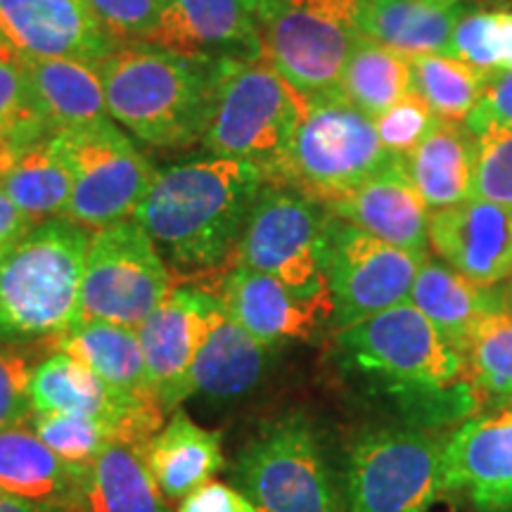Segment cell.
<instances>
[{"mask_svg":"<svg viewBox=\"0 0 512 512\" xmlns=\"http://www.w3.org/2000/svg\"><path fill=\"white\" fill-rule=\"evenodd\" d=\"M50 131L31 102L24 62L0 48V147Z\"/></svg>","mask_w":512,"mask_h":512,"instance_id":"obj_37","label":"cell"},{"mask_svg":"<svg viewBox=\"0 0 512 512\" xmlns=\"http://www.w3.org/2000/svg\"><path fill=\"white\" fill-rule=\"evenodd\" d=\"M29 394L36 413H64L98 420L110 430L114 441H131L140 446H147L166 418L155 408L126 401L98 373L55 349L36 363Z\"/></svg>","mask_w":512,"mask_h":512,"instance_id":"obj_15","label":"cell"},{"mask_svg":"<svg viewBox=\"0 0 512 512\" xmlns=\"http://www.w3.org/2000/svg\"><path fill=\"white\" fill-rule=\"evenodd\" d=\"M176 512H254L235 486L209 479L183 501H178Z\"/></svg>","mask_w":512,"mask_h":512,"instance_id":"obj_43","label":"cell"},{"mask_svg":"<svg viewBox=\"0 0 512 512\" xmlns=\"http://www.w3.org/2000/svg\"><path fill=\"white\" fill-rule=\"evenodd\" d=\"M337 219L354 223L373 238L406 252L427 256L430 249V214L425 200L406 171L403 157L368 178L347 195L325 204Z\"/></svg>","mask_w":512,"mask_h":512,"instance_id":"obj_21","label":"cell"},{"mask_svg":"<svg viewBox=\"0 0 512 512\" xmlns=\"http://www.w3.org/2000/svg\"><path fill=\"white\" fill-rule=\"evenodd\" d=\"M266 176L254 164L197 157L155 171L136 219L171 271L209 275L235 259L247 216Z\"/></svg>","mask_w":512,"mask_h":512,"instance_id":"obj_2","label":"cell"},{"mask_svg":"<svg viewBox=\"0 0 512 512\" xmlns=\"http://www.w3.org/2000/svg\"><path fill=\"white\" fill-rule=\"evenodd\" d=\"M467 0H361L358 29L406 57L448 55Z\"/></svg>","mask_w":512,"mask_h":512,"instance_id":"obj_25","label":"cell"},{"mask_svg":"<svg viewBox=\"0 0 512 512\" xmlns=\"http://www.w3.org/2000/svg\"><path fill=\"white\" fill-rule=\"evenodd\" d=\"M88 240L91 230L57 216L0 254V344H53L79 323Z\"/></svg>","mask_w":512,"mask_h":512,"instance_id":"obj_5","label":"cell"},{"mask_svg":"<svg viewBox=\"0 0 512 512\" xmlns=\"http://www.w3.org/2000/svg\"><path fill=\"white\" fill-rule=\"evenodd\" d=\"M50 347L91 368L126 401L162 411L150 387L143 347L133 328L88 320L72 325Z\"/></svg>","mask_w":512,"mask_h":512,"instance_id":"obj_27","label":"cell"},{"mask_svg":"<svg viewBox=\"0 0 512 512\" xmlns=\"http://www.w3.org/2000/svg\"><path fill=\"white\" fill-rule=\"evenodd\" d=\"M444 491L477 512H512V406L472 415L444 441Z\"/></svg>","mask_w":512,"mask_h":512,"instance_id":"obj_17","label":"cell"},{"mask_svg":"<svg viewBox=\"0 0 512 512\" xmlns=\"http://www.w3.org/2000/svg\"><path fill=\"white\" fill-rule=\"evenodd\" d=\"M403 162L427 209L456 207L472 197L477 136L465 124L439 121Z\"/></svg>","mask_w":512,"mask_h":512,"instance_id":"obj_30","label":"cell"},{"mask_svg":"<svg viewBox=\"0 0 512 512\" xmlns=\"http://www.w3.org/2000/svg\"><path fill=\"white\" fill-rule=\"evenodd\" d=\"M472 197L512 207V126L489 128L477 136Z\"/></svg>","mask_w":512,"mask_h":512,"instance_id":"obj_38","label":"cell"},{"mask_svg":"<svg viewBox=\"0 0 512 512\" xmlns=\"http://www.w3.org/2000/svg\"><path fill=\"white\" fill-rule=\"evenodd\" d=\"M306 102L266 60H219L197 147L254 164L273 181Z\"/></svg>","mask_w":512,"mask_h":512,"instance_id":"obj_6","label":"cell"},{"mask_svg":"<svg viewBox=\"0 0 512 512\" xmlns=\"http://www.w3.org/2000/svg\"><path fill=\"white\" fill-rule=\"evenodd\" d=\"M347 512H425L444 491V441L437 432L373 422L344 458Z\"/></svg>","mask_w":512,"mask_h":512,"instance_id":"obj_8","label":"cell"},{"mask_svg":"<svg viewBox=\"0 0 512 512\" xmlns=\"http://www.w3.org/2000/svg\"><path fill=\"white\" fill-rule=\"evenodd\" d=\"M375 121L342 95L306 102L278 176L283 183L328 204L347 195L394 162Z\"/></svg>","mask_w":512,"mask_h":512,"instance_id":"obj_7","label":"cell"},{"mask_svg":"<svg viewBox=\"0 0 512 512\" xmlns=\"http://www.w3.org/2000/svg\"><path fill=\"white\" fill-rule=\"evenodd\" d=\"M339 93L368 117H377L396 100L413 93L411 57L361 36L344 67Z\"/></svg>","mask_w":512,"mask_h":512,"instance_id":"obj_32","label":"cell"},{"mask_svg":"<svg viewBox=\"0 0 512 512\" xmlns=\"http://www.w3.org/2000/svg\"><path fill=\"white\" fill-rule=\"evenodd\" d=\"M413 93H418L441 121L465 124L489 86L491 76L451 55L411 57Z\"/></svg>","mask_w":512,"mask_h":512,"instance_id":"obj_33","label":"cell"},{"mask_svg":"<svg viewBox=\"0 0 512 512\" xmlns=\"http://www.w3.org/2000/svg\"><path fill=\"white\" fill-rule=\"evenodd\" d=\"M226 311L266 347L309 342L330 325V294H304L271 275L235 266L214 292Z\"/></svg>","mask_w":512,"mask_h":512,"instance_id":"obj_18","label":"cell"},{"mask_svg":"<svg viewBox=\"0 0 512 512\" xmlns=\"http://www.w3.org/2000/svg\"><path fill=\"white\" fill-rule=\"evenodd\" d=\"M465 126L470 128L475 136H482L489 128L512 126V69L491 76L482 100H479L475 110L470 112Z\"/></svg>","mask_w":512,"mask_h":512,"instance_id":"obj_42","label":"cell"},{"mask_svg":"<svg viewBox=\"0 0 512 512\" xmlns=\"http://www.w3.org/2000/svg\"><path fill=\"white\" fill-rule=\"evenodd\" d=\"M0 512H76V510L64 508V505L27 501V498H17L0 491Z\"/></svg>","mask_w":512,"mask_h":512,"instance_id":"obj_45","label":"cell"},{"mask_svg":"<svg viewBox=\"0 0 512 512\" xmlns=\"http://www.w3.org/2000/svg\"><path fill=\"white\" fill-rule=\"evenodd\" d=\"M31 226H34V221L12 202L8 190L3 188V181H0V254L8 252Z\"/></svg>","mask_w":512,"mask_h":512,"instance_id":"obj_44","label":"cell"},{"mask_svg":"<svg viewBox=\"0 0 512 512\" xmlns=\"http://www.w3.org/2000/svg\"><path fill=\"white\" fill-rule=\"evenodd\" d=\"M361 0H261L264 60L306 100L339 93Z\"/></svg>","mask_w":512,"mask_h":512,"instance_id":"obj_9","label":"cell"},{"mask_svg":"<svg viewBox=\"0 0 512 512\" xmlns=\"http://www.w3.org/2000/svg\"><path fill=\"white\" fill-rule=\"evenodd\" d=\"M155 43L204 60H264L261 0H159Z\"/></svg>","mask_w":512,"mask_h":512,"instance_id":"obj_19","label":"cell"},{"mask_svg":"<svg viewBox=\"0 0 512 512\" xmlns=\"http://www.w3.org/2000/svg\"><path fill=\"white\" fill-rule=\"evenodd\" d=\"M62 138L72 169V195L64 216L86 230L133 219L157 169L131 133L112 119H102L62 131Z\"/></svg>","mask_w":512,"mask_h":512,"instance_id":"obj_12","label":"cell"},{"mask_svg":"<svg viewBox=\"0 0 512 512\" xmlns=\"http://www.w3.org/2000/svg\"><path fill=\"white\" fill-rule=\"evenodd\" d=\"M76 512H174L145 463V446L112 441L88 467Z\"/></svg>","mask_w":512,"mask_h":512,"instance_id":"obj_31","label":"cell"},{"mask_svg":"<svg viewBox=\"0 0 512 512\" xmlns=\"http://www.w3.org/2000/svg\"><path fill=\"white\" fill-rule=\"evenodd\" d=\"M145 463L166 501H183L226 465L221 432L197 425L178 408L147 441Z\"/></svg>","mask_w":512,"mask_h":512,"instance_id":"obj_26","label":"cell"},{"mask_svg":"<svg viewBox=\"0 0 512 512\" xmlns=\"http://www.w3.org/2000/svg\"><path fill=\"white\" fill-rule=\"evenodd\" d=\"M408 304H413L441 337L465 356L479 320L505 306V285H479L437 256L427 254L408 292Z\"/></svg>","mask_w":512,"mask_h":512,"instance_id":"obj_23","label":"cell"},{"mask_svg":"<svg viewBox=\"0 0 512 512\" xmlns=\"http://www.w3.org/2000/svg\"><path fill=\"white\" fill-rule=\"evenodd\" d=\"M34 358V347L0 344V430L27 425L34 413L29 394Z\"/></svg>","mask_w":512,"mask_h":512,"instance_id":"obj_41","label":"cell"},{"mask_svg":"<svg viewBox=\"0 0 512 512\" xmlns=\"http://www.w3.org/2000/svg\"><path fill=\"white\" fill-rule=\"evenodd\" d=\"M221 309V299L200 287H174L136 330L147 377L166 418L190 399V370Z\"/></svg>","mask_w":512,"mask_h":512,"instance_id":"obj_14","label":"cell"},{"mask_svg":"<svg viewBox=\"0 0 512 512\" xmlns=\"http://www.w3.org/2000/svg\"><path fill=\"white\" fill-rule=\"evenodd\" d=\"M228 475L254 512H347L344 463L323 422L304 408L261 420Z\"/></svg>","mask_w":512,"mask_h":512,"instance_id":"obj_4","label":"cell"},{"mask_svg":"<svg viewBox=\"0 0 512 512\" xmlns=\"http://www.w3.org/2000/svg\"><path fill=\"white\" fill-rule=\"evenodd\" d=\"M174 290V275L136 219L91 230L79 323L138 330Z\"/></svg>","mask_w":512,"mask_h":512,"instance_id":"obj_10","label":"cell"},{"mask_svg":"<svg viewBox=\"0 0 512 512\" xmlns=\"http://www.w3.org/2000/svg\"><path fill=\"white\" fill-rule=\"evenodd\" d=\"M373 121L384 150L394 157H408L441 119L418 93H408Z\"/></svg>","mask_w":512,"mask_h":512,"instance_id":"obj_39","label":"cell"},{"mask_svg":"<svg viewBox=\"0 0 512 512\" xmlns=\"http://www.w3.org/2000/svg\"><path fill=\"white\" fill-rule=\"evenodd\" d=\"M505 311L512 316V278L508 280V285H505Z\"/></svg>","mask_w":512,"mask_h":512,"instance_id":"obj_46","label":"cell"},{"mask_svg":"<svg viewBox=\"0 0 512 512\" xmlns=\"http://www.w3.org/2000/svg\"><path fill=\"white\" fill-rule=\"evenodd\" d=\"M430 249L479 285L512 278V207L470 200L430 214Z\"/></svg>","mask_w":512,"mask_h":512,"instance_id":"obj_20","label":"cell"},{"mask_svg":"<svg viewBox=\"0 0 512 512\" xmlns=\"http://www.w3.org/2000/svg\"><path fill=\"white\" fill-rule=\"evenodd\" d=\"M117 46L155 43L159 0H83Z\"/></svg>","mask_w":512,"mask_h":512,"instance_id":"obj_40","label":"cell"},{"mask_svg":"<svg viewBox=\"0 0 512 512\" xmlns=\"http://www.w3.org/2000/svg\"><path fill=\"white\" fill-rule=\"evenodd\" d=\"M323 202L283 183H264L235 249V266L252 268L304 294H328L323 271Z\"/></svg>","mask_w":512,"mask_h":512,"instance_id":"obj_11","label":"cell"},{"mask_svg":"<svg viewBox=\"0 0 512 512\" xmlns=\"http://www.w3.org/2000/svg\"><path fill=\"white\" fill-rule=\"evenodd\" d=\"M27 427L57 458L76 467H91L114 437L105 425L91 418L64 413H31Z\"/></svg>","mask_w":512,"mask_h":512,"instance_id":"obj_36","label":"cell"},{"mask_svg":"<svg viewBox=\"0 0 512 512\" xmlns=\"http://www.w3.org/2000/svg\"><path fill=\"white\" fill-rule=\"evenodd\" d=\"M88 467L57 458L27 425L0 430V491L76 510Z\"/></svg>","mask_w":512,"mask_h":512,"instance_id":"obj_29","label":"cell"},{"mask_svg":"<svg viewBox=\"0 0 512 512\" xmlns=\"http://www.w3.org/2000/svg\"><path fill=\"white\" fill-rule=\"evenodd\" d=\"M24 72L31 102L50 131H72L110 119L98 64L57 57L24 62Z\"/></svg>","mask_w":512,"mask_h":512,"instance_id":"obj_28","label":"cell"},{"mask_svg":"<svg viewBox=\"0 0 512 512\" xmlns=\"http://www.w3.org/2000/svg\"><path fill=\"white\" fill-rule=\"evenodd\" d=\"M465 361L482 399L494 406H512V316L505 306L479 320Z\"/></svg>","mask_w":512,"mask_h":512,"instance_id":"obj_34","label":"cell"},{"mask_svg":"<svg viewBox=\"0 0 512 512\" xmlns=\"http://www.w3.org/2000/svg\"><path fill=\"white\" fill-rule=\"evenodd\" d=\"M0 48L19 60L100 64L117 48L83 0H0Z\"/></svg>","mask_w":512,"mask_h":512,"instance_id":"obj_16","label":"cell"},{"mask_svg":"<svg viewBox=\"0 0 512 512\" xmlns=\"http://www.w3.org/2000/svg\"><path fill=\"white\" fill-rule=\"evenodd\" d=\"M330 363L387 422L427 432L472 418L482 399L465 356L408 302L332 332Z\"/></svg>","mask_w":512,"mask_h":512,"instance_id":"obj_1","label":"cell"},{"mask_svg":"<svg viewBox=\"0 0 512 512\" xmlns=\"http://www.w3.org/2000/svg\"><path fill=\"white\" fill-rule=\"evenodd\" d=\"M216 62L159 43H126L102 60L110 119L155 150L200 145Z\"/></svg>","mask_w":512,"mask_h":512,"instance_id":"obj_3","label":"cell"},{"mask_svg":"<svg viewBox=\"0 0 512 512\" xmlns=\"http://www.w3.org/2000/svg\"><path fill=\"white\" fill-rule=\"evenodd\" d=\"M448 55L489 76L512 69V5L467 8L453 29Z\"/></svg>","mask_w":512,"mask_h":512,"instance_id":"obj_35","label":"cell"},{"mask_svg":"<svg viewBox=\"0 0 512 512\" xmlns=\"http://www.w3.org/2000/svg\"><path fill=\"white\" fill-rule=\"evenodd\" d=\"M273 347L249 335L221 304L190 370V399L230 408L249 399L266 382L275 361Z\"/></svg>","mask_w":512,"mask_h":512,"instance_id":"obj_22","label":"cell"},{"mask_svg":"<svg viewBox=\"0 0 512 512\" xmlns=\"http://www.w3.org/2000/svg\"><path fill=\"white\" fill-rule=\"evenodd\" d=\"M422 259L425 256L387 245L330 214L323 254L332 304L328 328L347 330L375 313L408 302Z\"/></svg>","mask_w":512,"mask_h":512,"instance_id":"obj_13","label":"cell"},{"mask_svg":"<svg viewBox=\"0 0 512 512\" xmlns=\"http://www.w3.org/2000/svg\"><path fill=\"white\" fill-rule=\"evenodd\" d=\"M0 181L34 223L64 216L72 195V169L62 131H43L0 147Z\"/></svg>","mask_w":512,"mask_h":512,"instance_id":"obj_24","label":"cell"}]
</instances>
